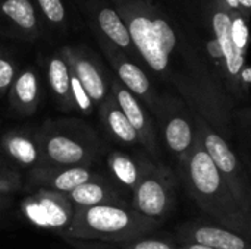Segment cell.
Returning <instances> with one entry per match:
<instances>
[{"mask_svg":"<svg viewBox=\"0 0 251 249\" xmlns=\"http://www.w3.org/2000/svg\"><path fill=\"white\" fill-rule=\"evenodd\" d=\"M1 163H6V161H4V160L1 158V156H0V164H1Z\"/></svg>","mask_w":251,"mask_h":249,"instance_id":"1f68e13d","label":"cell"},{"mask_svg":"<svg viewBox=\"0 0 251 249\" xmlns=\"http://www.w3.org/2000/svg\"><path fill=\"white\" fill-rule=\"evenodd\" d=\"M96 40L103 56L110 65L113 75L121 81V84L128 91H131L149 109L150 113H153L157 106L160 92L154 88L146 69L140 66L138 63H135L134 60H131L121 50L106 43L104 40H100V38H96Z\"/></svg>","mask_w":251,"mask_h":249,"instance_id":"4fadbf2b","label":"cell"},{"mask_svg":"<svg viewBox=\"0 0 251 249\" xmlns=\"http://www.w3.org/2000/svg\"><path fill=\"white\" fill-rule=\"evenodd\" d=\"M35 131L41 166L93 167L104 150L97 132L78 117L47 119Z\"/></svg>","mask_w":251,"mask_h":249,"instance_id":"3957f363","label":"cell"},{"mask_svg":"<svg viewBox=\"0 0 251 249\" xmlns=\"http://www.w3.org/2000/svg\"><path fill=\"white\" fill-rule=\"evenodd\" d=\"M194 117L197 135L201 139L204 150L219 170L238 207L243 210L244 214L251 217V185L244 167L240 164L226 139L196 113Z\"/></svg>","mask_w":251,"mask_h":249,"instance_id":"8992f818","label":"cell"},{"mask_svg":"<svg viewBox=\"0 0 251 249\" xmlns=\"http://www.w3.org/2000/svg\"><path fill=\"white\" fill-rule=\"evenodd\" d=\"M0 37L21 43L47 37L32 0H0Z\"/></svg>","mask_w":251,"mask_h":249,"instance_id":"5bb4252c","label":"cell"},{"mask_svg":"<svg viewBox=\"0 0 251 249\" xmlns=\"http://www.w3.org/2000/svg\"><path fill=\"white\" fill-rule=\"evenodd\" d=\"M59 50L87 90L94 106L99 107V104L110 94L112 70H109L99 54L85 44H65L60 45Z\"/></svg>","mask_w":251,"mask_h":249,"instance_id":"8fae6325","label":"cell"},{"mask_svg":"<svg viewBox=\"0 0 251 249\" xmlns=\"http://www.w3.org/2000/svg\"><path fill=\"white\" fill-rule=\"evenodd\" d=\"M203 16L204 23L213 34L225 60L226 91L231 95L232 101H241L247 95L240 81V75L246 68V56L238 51L234 44L231 34V15L229 12L218 6L213 0H206V3L203 4Z\"/></svg>","mask_w":251,"mask_h":249,"instance_id":"52a82bcc","label":"cell"},{"mask_svg":"<svg viewBox=\"0 0 251 249\" xmlns=\"http://www.w3.org/2000/svg\"><path fill=\"white\" fill-rule=\"evenodd\" d=\"M101 173L94 167L88 166H74V167H50L38 166L28 173V188L43 189L68 195L75 188L85 182L100 178Z\"/></svg>","mask_w":251,"mask_h":249,"instance_id":"9a60e30c","label":"cell"},{"mask_svg":"<svg viewBox=\"0 0 251 249\" xmlns=\"http://www.w3.org/2000/svg\"><path fill=\"white\" fill-rule=\"evenodd\" d=\"M19 208L22 217L29 225L53 232L60 238L69 229L75 214V208L68 195L43 189L25 197Z\"/></svg>","mask_w":251,"mask_h":249,"instance_id":"30bf717a","label":"cell"},{"mask_svg":"<svg viewBox=\"0 0 251 249\" xmlns=\"http://www.w3.org/2000/svg\"><path fill=\"white\" fill-rule=\"evenodd\" d=\"M24 188L21 173L10 167L7 163L0 164V192L6 197H10Z\"/></svg>","mask_w":251,"mask_h":249,"instance_id":"4316f807","label":"cell"},{"mask_svg":"<svg viewBox=\"0 0 251 249\" xmlns=\"http://www.w3.org/2000/svg\"><path fill=\"white\" fill-rule=\"evenodd\" d=\"M19 68L12 50L0 44V98L7 95L12 82L16 78Z\"/></svg>","mask_w":251,"mask_h":249,"instance_id":"d4e9b609","label":"cell"},{"mask_svg":"<svg viewBox=\"0 0 251 249\" xmlns=\"http://www.w3.org/2000/svg\"><path fill=\"white\" fill-rule=\"evenodd\" d=\"M176 176L163 163L154 167L141 179L131 197V207L140 214L163 222L175 204Z\"/></svg>","mask_w":251,"mask_h":249,"instance_id":"ba28073f","label":"cell"},{"mask_svg":"<svg viewBox=\"0 0 251 249\" xmlns=\"http://www.w3.org/2000/svg\"><path fill=\"white\" fill-rule=\"evenodd\" d=\"M179 249H219V248H210V247H203V245H197V244H184V242H176Z\"/></svg>","mask_w":251,"mask_h":249,"instance_id":"f546056e","label":"cell"},{"mask_svg":"<svg viewBox=\"0 0 251 249\" xmlns=\"http://www.w3.org/2000/svg\"><path fill=\"white\" fill-rule=\"evenodd\" d=\"M151 114L156 120L160 141L176 164H182L196 144L197 126L194 112L178 94L160 92Z\"/></svg>","mask_w":251,"mask_h":249,"instance_id":"5b68a950","label":"cell"},{"mask_svg":"<svg viewBox=\"0 0 251 249\" xmlns=\"http://www.w3.org/2000/svg\"><path fill=\"white\" fill-rule=\"evenodd\" d=\"M0 156L13 169H35L41 166V151L37 131L13 128L0 136Z\"/></svg>","mask_w":251,"mask_h":249,"instance_id":"e0dca14e","label":"cell"},{"mask_svg":"<svg viewBox=\"0 0 251 249\" xmlns=\"http://www.w3.org/2000/svg\"><path fill=\"white\" fill-rule=\"evenodd\" d=\"M160 222L149 219L132 207L97 205L75 210L72 223L62 239L128 242L156 232Z\"/></svg>","mask_w":251,"mask_h":249,"instance_id":"277c9868","label":"cell"},{"mask_svg":"<svg viewBox=\"0 0 251 249\" xmlns=\"http://www.w3.org/2000/svg\"><path fill=\"white\" fill-rule=\"evenodd\" d=\"M99 117H100V123L106 135L113 142L121 144L124 147L140 145V139H138L135 129L126 119L125 113L122 112L112 91L99 104Z\"/></svg>","mask_w":251,"mask_h":249,"instance_id":"7402d4cb","label":"cell"},{"mask_svg":"<svg viewBox=\"0 0 251 249\" xmlns=\"http://www.w3.org/2000/svg\"><path fill=\"white\" fill-rule=\"evenodd\" d=\"M122 16L143 68L171 82L204 59L197 38L188 37L176 19L156 0H110Z\"/></svg>","mask_w":251,"mask_h":249,"instance_id":"6da1fadb","label":"cell"},{"mask_svg":"<svg viewBox=\"0 0 251 249\" xmlns=\"http://www.w3.org/2000/svg\"><path fill=\"white\" fill-rule=\"evenodd\" d=\"M44 70L49 90L59 110L68 113L75 110L71 90V69L60 50H54L44 59Z\"/></svg>","mask_w":251,"mask_h":249,"instance_id":"44dd1931","label":"cell"},{"mask_svg":"<svg viewBox=\"0 0 251 249\" xmlns=\"http://www.w3.org/2000/svg\"><path fill=\"white\" fill-rule=\"evenodd\" d=\"M240 4V10L244 16H250L251 15V0H238Z\"/></svg>","mask_w":251,"mask_h":249,"instance_id":"f1b7e54d","label":"cell"},{"mask_svg":"<svg viewBox=\"0 0 251 249\" xmlns=\"http://www.w3.org/2000/svg\"><path fill=\"white\" fill-rule=\"evenodd\" d=\"M7 98L10 109L18 116L28 117L37 112L41 98V82L40 72L35 66L28 65L18 70L9 88Z\"/></svg>","mask_w":251,"mask_h":249,"instance_id":"ffe728a7","label":"cell"},{"mask_svg":"<svg viewBox=\"0 0 251 249\" xmlns=\"http://www.w3.org/2000/svg\"><path fill=\"white\" fill-rule=\"evenodd\" d=\"M44 26L46 35L62 37L69 29V16L63 0H32Z\"/></svg>","mask_w":251,"mask_h":249,"instance_id":"603a6c76","label":"cell"},{"mask_svg":"<svg viewBox=\"0 0 251 249\" xmlns=\"http://www.w3.org/2000/svg\"><path fill=\"white\" fill-rule=\"evenodd\" d=\"M72 248L75 249H179L178 244L165 239V238H151L144 236L128 242H96V241H76V239H65Z\"/></svg>","mask_w":251,"mask_h":249,"instance_id":"cb8c5ba5","label":"cell"},{"mask_svg":"<svg viewBox=\"0 0 251 249\" xmlns=\"http://www.w3.org/2000/svg\"><path fill=\"white\" fill-rule=\"evenodd\" d=\"M176 242L219 249H251V239L218 223L194 220L176 227Z\"/></svg>","mask_w":251,"mask_h":249,"instance_id":"2e32d148","label":"cell"},{"mask_svg":"<svg viewBox=\"0 0 251 249\" xmlns=\"http://www.w3.org/2000/svg\"><path fill=\"white\" fill-rule=\"evenodd\" d=\"M249 239H251V227H250V232H249Z\"/></svg>","mask_w":251,"mask_h":249,"instance_id":"d6a6232c","label":"cell"},{"mask_svg":"<svg viewBox=\"0 0 251 249\" xmlns=\"http://www.w3.org/2000/svg\"><path fill=\"white\" fill-rule=\"evenodd\" d=\"M74 208H88L97 205L131 207V198L109 176L101 175L97 179L82 183L68 194Z\"/></svg>","mask_w":251,"mask_h":249,"instance_id":"d6986e66","label":"cell"},{"mask_svg":"<svg viewBox=\"0 0 251 249\" xmlns=\"http://www.w3.org/2000/svg\"><path fill=\"white\" fill-rule=\"evenodd\" d=\"M7 198H9V197H6V195H3V194L0 192V208H1V207H3V205L6 204V201H7Z\"/></svg>","mask_w":251,"mask_h":249,"instance_id":"4dcf8cb0","label":"cell"},{"mask_svg":"<svg viewBox=\"0 0 251 249\" xmlns=\"http://www.w3.org/2000/svg\"><path fill=\"white\" fill-rule=\"evenodd\" d=\"M106 167L109 178L129 197L141 182V179L154 167L153 161L146 153L129 154L125 151L113 150L107 154Z\"/></svg>","mask_w":251,"mask_h":249,"instance_id":"ac0fdd59","label":"cell"},{"mask_svg":"<svg viewBox=\"0 0 251 249\" xmlns=\"http://www.w3.org/2000/svg\"><path fill=\"white\" fill-rule=\"evenodd\" d=\"M218 6H221L224 10L231 12V13H241L238 0H213Z\"/></svg>","mask_w":251,"mask_h":249,"instance_id":"83f0119b","label":"cell"},{"mask_svg":"<svg viewBox=\"0 0 251 249\" xmlns=\"http://www.w3.org/2000/svg\"><path fill=\"white\" fill-rule=\"evenodd\" d=\"M231 34H232V40L235 47L238 48V51H241L244 56L247 53V47H249V25H247V16H244L243 13H231Z\"/></svg>","mask_w":251,"mask_h":249,"instance_id":"484cf974","label":"cell"},{"mask_svg":"<svg viewBox=\"0 0 251 249\" xmlns=\"http://www.w3.org/2000/svg\"><path fill=\"white\" fill-rule=\"evenodd\" d=\"M110 91L115 95L122 112L125 113L126 119L135 129L140 139V145L143 147L144 153L153 161L160 163L162 158L160 136L153 114L131 91H128L121 84V81L113 75V72L110 76Z\"/></svg>","mask_w":251,"mask_h":249,"instance_id":"7c38bea8","label":"cell"},{"mask_svg":"<svg viewBox=\"0 0 251 249\" xmlns=\"http://www.w3.org/2000/svg\"><path fill=\"white\" fill-rule=\"evenodd\" d=\"M96 38L112 44L131 60L143 66L129 31L110 0H75Z\"/></svg>","mask_w":251,"mask_h":249,"instance_id":"9c48e42d","label":"cell"},{"mask_svg":"<svg viewBox=\"0 0 251 249\" xmlns=\"http://www.w3.org/2000/svg\"><path fill=\"white\" fill-rule=\"evenodd\" d=\"M178 173L201 211L215 219L218 225L249 238L251 217L244 214L235 203L199 135L188 158L178 166Z\"/></svg>","mask_w":251,"mask_h":249,"instance_id":"7a4b0ae2","label":"cell"}]
</instances>
